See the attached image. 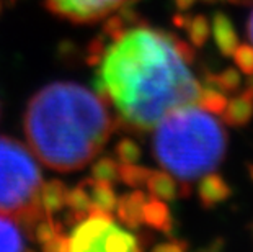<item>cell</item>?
I'll return each mask as SVG.
<instances>
[{
    "instance_id": "cell-6",
    "label": "cell",
    "mask_w": 253,
    "mask_h": 252,
    "mask_svg": "<svg viewBox=\"0 0 253 252\" xmlns=\"http://www.w3.org/2000/svg\"><path fill=\"white\" fill-rule=\"evenodd\" d=\"M113 224V218L110 213H91L84 221L75 224L72 233L69 236L72 252H85L93 251L96 243L103 238Z\"/></svg>"
},
{
    "instance_id": "cell-2",
    "label": "cell",
    "mask_w": 253,
    "mask_h": 252,
    "mask_svg": "<svg viewBox=\"0 0 253 252\" xmlns=\"http://www.w3.org/2000/svg\"><path fill=\"white\" fill-rule=\"evenodd\" d=\"M23 125L31 151L57 172L85 167L116 126L108 103L74 82H54L38 90L28 101Z\"/></svg>"
},
{
    "instance_id": "cell-35",
    "label": "cell",
    "mask_w": 253,
    "mask_h": 252,
    "mask_svg": "<svg viewBox=\"0 0 253 252\" xmlns=\"http://www.w3.org/2000/svg\"><path fill=\"white\" fill-rule=\"evenodd\" d=\"M249 77H250V79H249V82H247V87L253 90V74H252V76H249Z\"/></svg>"
},
{
    "instance_id": "cell-8",
    "label": "cell",
    "mask_w": 253,
    "mask_h": 252,
    "mask_svg": "<svg viewBox=\"0 0 253 252\" xmlns=\"http://www.w3.org/2000/svg\"><path fill=\"white\" fill-rule=\"evenodd\" d=\"M85 189H87L90 200H91V213H113L116 210L118 205V197L113 190V187L110 182L103 180H96L93 177L85 179L80 182Z\"/></svg>"
},
{
    "instance_id": "cell-12",
    "label": "cell",
    "mask_w": 253,
    "mask_h": 252,
    "mask_svg": "<svg viewBox=\"0 0 253 252\" xmlns=\"http://www.w3.org/2000/svg\"><path fill=\"white\" fill-rule=\"evenodd\" d=\"M212 36L220 54L225 57L234 54L235 48L239 46V36H237L232 21L222 12H217L212 18Z\"/></svg>"
},
{
    "instance_id": "cell-9",
    "label": "cell",
    "mask_w": 253,
    "mask_h": 252,
    "mask_svg": "<svg viewBox=\"0 0 253 252\" xmlns=\"http://www.w3.org/2000/svg\"><path fill=\"white\" fill-rule=\"evenodd\" d=\"M253 118V90L247 87L240 95H237L222 111V120L230 126L240 128L249 125Z\"/></svg>"
},
{
    "instance_id": "cell-7",
    "label": "cell",
    "mask_w": 253,
    "mask_h": 252,
    "mask_svg": "<svg viewBox=\"0 0 253 252\" xmlns=\"http://www.w3.org/2000/svg\"><path fill=\"white\" fill-rule=\"evenodd\" d=\"M232 195V189L229 187L227 182L224 180L222 175L209 172L204 174L199 180L198 185V197L199 203L203 208L211 210L219 203H224L225 200H229Z\"/></svg>"
},
{
    "instance_id": "cell-30",
    "label": "cell",
    "mask_w": 253,
    "mask_h": 252,
    "mask_svg": "<svg viewBox=\"0 0 253 252\" xmlns=\"http://www.w3.org/2000/svg\"><path fill=\"white\" fill-rule=\"evenodd\" d=\"M59 56L64 59H74V61L77 57H80V54L77 52V48H75V45L71 41H62L61 45H59Z\"/></svg>"
},
{
    "instance_id": "cell-22",
    "label": "cell",
    "mask_w": 253,
    "mask_h": 252,
    "mask_svg": "<svg viewBox=\"0 0 253 252\" xmlns=\"http://www.w3.org/2000/svg\"><path fill=\"white\" fill-rule=\"evenodd\" d=\"M67 206L71 208V210L90 214L91 200H90V195H88L87 189H85L82 184H79L74 190H69V194H67Z\"/></svg>"
},
{
    "instance_id": "cell-5",
    "label": "cell",
    "mask_w": 253,
    "mask_h": 252,
    "mask_svg": "<svg viewBox=\"0 0 253 252\" xmlns=\"http://www.w3.org/2000/svg\"><path fill=\"white\" fill-rule=\"evenodd\" d=\"M127 0H46L49 12L74 23H95Z\"/></svg>"
},
{
    "instance_id": "cell-15",
    "label": "cell",
    "mask_w": 253,
    "mask_h": 252,
    "mask_svg": "<svg viewBox=\"0 0 253 252\" xmlns=\"http://www.w3.org/2000/svg\"><path fill=\"white\" fill-rule=\"evenodd\" d=\"M18 226L17 219L0 211V251L20 252L28 249L25 236Z\"/></svg>"
},
{
    "instance_id": "cell-33",
    "label": "cell",
    "mask_w": 253,
    "mask_h": 252,
    "mask_svg": "<svg viewBox=\"0 0 253 252\" xmlns=\"http://www.w3.org/2000/svg\"><path fill=\"white\" fill-rule=\"evenodd\" d=\"M247 33H249V38L253 43V12L250 15V20H249V25H247Z\"/></svg>"
},
{
    "instance_id": "cell-24",
    "label": "cell",
    "mask_w": 253,
    "mask_h": 252,
    "mask_svg": "<svg viewBox=\"0 0 253 252\" xmlns=\"http://www.w3.org/2000/svg\"><path fill=\"white\" fill-rule=\"evenodd\" d=\"M232 56H234L237 67H239L245 76H252L253 74V46L239 45L235 48Z\"/></svg>"
},
{
    "instance_id": "cell-21",
    "label": "cell",
    "mask_w": 253,
    "mask_h": 252,
    "mask_svg": "<svg viewBox=\"0 0 253 252\" xmlns=\"http://www.w3.org/2000/svg\"><path fill=\"white\" fill-rule=\"evenodd\" d=\"M116 157L121 164H136L141 159V148L131 138H123L118 141L115 148Z\"/></svg>"
},
{
    "instance_id": "cell-32",
    "label": "cell",
    "mask_w": 253,
    "mask_h": 252,
    "mask_svg": "<svg viewBox=\"0 0 253 252\" xmlns=\"http://www.w3.org/2000/svg\"><path fill=\"white\" fill-rule=\"evenodd\" d=\"M196 0H175V5L178 10H188L190 7H193V3H195Z\"/></svg>"
},
{
    "instance_id": "cell-17",
    "label": "cell",
    "mask_w": 253,
    "mask_h": 252,
    "mask_svg": "<svg viewBox=\"0 0 253 252\" xmlns=\"http://www.w3.org/2000/svg\"><path fill=\"white\" fill-rule=\"evenodd\" d=\"M185 30L188 31V38H190L191 45L195 48H203L206 45L209 38V31H211L209 21L204 15H196V17L188 18Z\"/></svg>"
},
{
    "instance_id": "cell-13",
    "label": "cell",
    "mask_w": 253,
    "mask_h": 252,
    "mask_svg": "<svg viewBox=\"0 0 253 252\" xmlns=\"http://www.w3.org/2000/svg\"><path fill=\"white\" fill-rule=\"evenodd\" d=\"M145 185L152 198L162 202H173L181 195V187L167 170H152Z\"/></svg>"
},
{
    "instance_id": "cell-19",
    "label": "cell",
    "mask_w": 253,
    "mask_h": 252,
    "mask_svg": "<svg viewBox=\"0 0 253 252\" xmlns=\"http://www.w3.org/2000/svg\"><path fill=\"white\" fill-rule=\"evenodd\" d=\"M152 170L144 167V165L137 164H121L120 165V180L123 184H126L127 187L132 189H139V187L145 185L149 175Z\"/></svg>"
},
{
    "instance_id": "cell-31",
    "label": "cell",
    "mask_w": 253,
    "mask_h": 252,
    "mask_svg": "<svg viewBox=\"0 0 253 252\" xmlns=\"http://www.w3.org/2000/svg\"><path fill=\"white\" fill-rule=\"evenodd\" d=\"M188 15H175L173 17V25L176 26V28H183L185 30V26H186V23H188Z\"/></svg>"
},
{
    "instance_id": "cell-36",
    "label": "cell",
    "mask_w": 253,
    "mask_h": 252,
    "mask_svg": "<svg viewBox=\"0 0 253 252\" xmlns=\"http://www.w3.org/2000/svg\"><path fill=\"white\" fill-rule=\"evenodd\" d=\"M247 169H249V174H250L252 180H253V164H249V165H247Z\"/></svg>"
},
{
    "instance_id": "cell-20",
    "label": "cell",
    "mask_w": 253,
    "mask_h": 252,
    "mask_svg": "<svg viewBox=\"0 0 253 252\" xmlns=\"http://www.w3.org/2000/svg\"><path fill=\"white\" fill-rule=\"evenodd\" d=\"M198 105L206 111H209V113L222 115L224 108L227 106V99H225L224 92H220L217 89L204 87V90H201V95L198 99Z\"/></svg>"
},
{
    "instance_id": "cell-34",
    "label": "cell",
    "mask_w": 253,
    "mask_h": 252,
    "mask_svg": "<svg viewBox=\"0 0 253 252\" xmlns=\"http://www.w3.org/2000/svg\"><path fill=\"white\" fill-rule=\"evenodd\" d=\"M229 2L235 5H252L253 0H229Z\"/></svg>"
},
{
    "instance_id": "cell-11",
    "label": "cell",
    "mask_w": 253,
    "mask_h": 252,
    "mask_svg": "<svg viewBox=\"0 0 253 252\" xmlns=\"http://www.w3.org/2000/svg\"><path fill=\"white\" fill-rule=\"evenodd\" d=\"M145 203V194L142 190H134L123 195L118 200L116 214L125 226L137 229L142 224V208Z\"/></svg>"
},
{
    "instance_id": "cell-23",
    "label": "cell",
    "mask_w": 253,
    "mask_h": 252,
    "mask_svg": "<svg viewBox=\"0 0 253 252\" xmlns=\"http://www.w3.org/2000/svg\"><path fill=\"white\" fill-rule=\"evenodd\" d=\"M105 52H106L105 35L93 36L87 45V50H85V54H84V61L87 62L88 66H98V64H101V61H103Z\"/></svg>"
},
{
    "instance_id": "cell-25",
    "label": "cell",
    "mask_w": 253,
    "mask_h": 252,
    "mask_svg": "<svg viewBox=\"0 0 253 252\" xmlns=\"http://www.w3.org/2000/svg\"><path fill=\"white\" fill-rule=\"evenodd\" d=\"M216 80H217V89L224 94L235 92V90L240 87V82H242L240 74L232 67H227L220 74H216Z\"/></svg>"
},
{
    "instance_id": "cell-16",
    "label": "cell",
    "mask_w": 253,
    "mask_h": 252,
    "mask_svg": "<svg viewBox=\"0 0 253 252\" xmlns=\"http://www.w3.org/2000/svg\"><path fill=\"white\" fill-rule=\"evenodd\" d=\"M67 187L61 180H49L47 184L41 185L40 200L44 211L54 216L64 206H67Z\"/></svg>"
},
{
    "instance_id": "cell-26",
    "label": "cell",
    "mask_w": 253,
    "mask_h": 252,
    "mask_svg": "<svg viewBox=\"0 0 253 252\" xmlns=\"http://www.w3.org/2000/svg\"><path fill=\"white\" fill-rule=\"evenodd\" d=\"M126 33H127V25L121 18V15H113V17L106 18L103 25V35L108 36L111 41L121 40Z\"/></svg>"
},
{
    "instance_id": "cell-37",
    "label": "cell",
    "mask_w": 253,
    "mask_h": 252,
    "mask_svg": "<svg viewBox=\"0 0 253 252\" xmlns=\"http://www.w3.org/2000/svg\"><path fill=\"white\" fill-rule=\"evenodd\" d=\"M204 2H216V0H204Z\"/></svg>"
},
{
    "instance_id": "cell-27",
    "label": "cell",
    "mask_w": 253,
    "mask_h": 252,
    "mask_svg": "<svg viewBox=\"0 0 253 252\" xmlns=\"http://www.w3.org/2000/svg\"><path fill=\"white\" fill-rule=\"evenodd\" d=\"M171 43H173L175 51L178 52V56H180L186 64L195 62V59H196L195 46L190 45V43H186V41L180 40V38H176L175 35H171Z\"/></svg>"
},
{
    "instance_id": "cell-1",
    "label": "cell",
    "mask_w": 253,
    "mask_h": 252,
    "mask_svg": "<svg viewBox=\"0 0 253 252\" xmlns=\"http://www.w3.org/2000/svg\"><path fill=\"white\" fill-rule=\"evenodd\" d=\"M106 103L134 133L155 128L171 110L198 103L201 84L188 71L171 43V33L136 26L113 41L101 61Z\"/></svg>"
},
{
    "instance_id": "cell-28",
    "label": "cell",
    "mask_w": 253,
    "mask_h": 252,
    "mask_svg": "<svg viewBox=\"0 0 253 252\" xmlns=\"http://www.w3.org/2000/svg\"><path fill=\"white\" fill-rule=\"evenodd\" d=\"M41 248L46 252H66L71 251V241H69V236L59 233L51 241H47L46 244H42Z\"/></svg>"
},
{
    "instance_id": "cell-14",
    "label": "cell",
    "mask_w": 253,
    "mask_h": 252,
    "mask_svg": "<svg viewBox=\"0 0 253 252\" xmlns=\"http://www.w3.org/2000/svg\"><path fill=\"white\" fill-rule=\"evenodd\" d=\"M142 223L155 229V231H160L165 234L173 233V219H171L167 202L157 200V198H152V200L144 203Z\"/></svg>"
},
{
    "instance_id": "cell-18",
    "label": "cell",
    "mask_w": 253,
    "mask_h": 252,
    "mask_svg": "<svg viewBox=\"0 0 253 252\" xmlns=\"http://www.w3.org/2000/svg\"><path fill=\"white\" fill-rule=\"evenodd\" d=\"M91 177L96 180L113 184V182L120 180V164L110 155H103V157L96 159L95 164L91 165Z\"/></svg>"
},
{
    "instance_id": "cell-29",
    "label": "cell",
    "mask_w": 253,
    "mask_h": 252,
    "mask_svg": "<svg viewBox=\"0 0 253 252\" xmlns=\"http://www.w3.org/2000/svg\"><path fill=\"white\" fill-rule=\"evenodd\" d=\"M190 246L185 241H178V239H171L170 243H160L157 246H154L155 252H185Z\"/></svg>"
},
{
    "instance_id": "cell-4",
    "label": "cell",
    "mask_w": 253,
    "mask_h": 252,
    "mask_svg": "<svg viewBox=\"0 0 253 252\" xmlns=\"http://www.w3.org/2000/svg\"><path fill=\"white\" fill-rule=\"evenodd\" d=\"M41 169L25 144L0 136V211L10 214L25 233L46 214L40 200Z\"/></svg>"
},
{
    "instance_id": "cell-38",
    "label": "cell",
    "mask_w": 253,
    "mask_h": 252,
    "mask_svg": "<svg viewBox=\"0 0 253 252\" xmlns=\"http://www.w3.org/2000/svg\"><path fill=\"white\" fill-rule=\"evenodd\" d=\"M8 2H12V3H13V2H17V0H8Z\"/></svg>"
},
{
    "instance_id": "cell-3",
    "label": "cell",
    "mask_w": 253,
    "mask_h": 252,
    "mask_svg": "<svg viewBox=\"0 0 253 252\" xmlns=\"http://www.w3.org/2000/svg\"><path fill=\"white\" fill-rule=\"evenodd\" d=\"M225 149L227 136L222 125L196 103L171 110L155 125L154 157L181 182L212 172L222 162Z\"/></svg>"
},
{
    "instance_id": "cell-10",
    "label": "cell",
    "mask_w": 253,
    "mask_h": 252,
    "mask_svg": "<svg viewBox=\"0 0 253 252\" xmlns=\"http://www.w3.org/2000/svg\"><path fill=\"white\" fill-rule=\"evenodd\" d=\"M142 246L137 243V238L129 231H125L116 224H111L108 231L103 234L98 243H96L93 252L110 251V252H139Z\"/></svg>"
}]
</instances>
